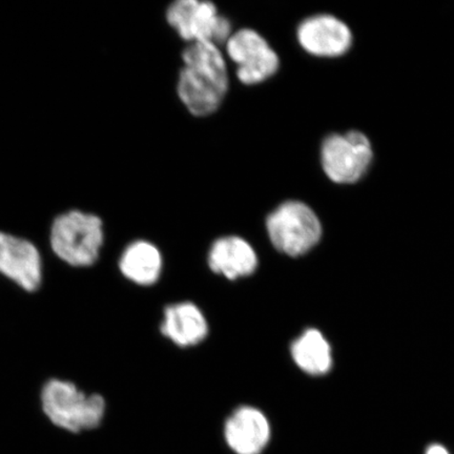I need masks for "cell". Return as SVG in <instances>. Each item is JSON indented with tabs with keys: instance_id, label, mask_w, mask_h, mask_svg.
Listing matches in <instances>:
<instances>
[{
	"instance_id": "6da1fadb",
	"label": "cell",
	"mask_w": 454,
	"mask_h": 454,
	"mask_svg": "<svg viewBox=\"0 0 454 454\" xmlns=\"http://www.w3.org/2000/svg\"><path fill=\"white\" fill-rule=\"evenodd\" d=\"M177 92L192 115L206 117L219 110L229 92L230 79L225 57L219 45L198 42L183 52Z\"/></svg>"
},
{
	"instance_id": "7a4b0ae2",
	"label": "cell",
	"mask_w": 454,
	"mask_h": 454,
	"mask_svg": "<svg viewBox=\"0 0 454 454\" xmlns=\"http://www.w3.org/2000/svg\"><path fill=\"white\" fill-rule=\"evenodd\" d=\"M43 410L57 427L73 434L99 427L106 413L100 395H87L75 384L50 380L42 393Z\"/></svg>"
},
{
	"instance_id": "3957f363",
	"label": "cell",
	"mask_w": 454,
	"mask_h": 454,
	"mask_svg": "<svg viewBox=\"0 0 454 454\" xmlns=\"http://www.w3.org/2000/svg\"><path fill=\"white\" fill-rule=\"evenodd\" d=\"M104 239V224L98 215L75 209L59 215L51 227L53 252L75 268L93 265L99 258Z\"/></svg>"
},
{
	"instance_id": "277c9868",
	"label": "cell",
	"mask_w": 454,
	"mask_h": 454,
	"mask_svg": "<svg viewBox=\"0 0 454 454\" xmlns=\"http://www.w3.org/2000/svg\"><path fill=\"white\" fill-rule=\"evenodd\" d=\"M266 229L278 251L291 257L309 252L322 236L320 219L308 204L297 200L283 202L272 211Z\"/></svg>"
},
{
	"instance_id": "5b68a950",
	"label": "cell",
	"mask_w": 454,
	"mask_h": 454,
	"mask_svg": "<svg viewBox=\"0 0 454 454\" xmlns=\"http://www.w3.org/2000/svg\"><path fill=\"white\" fill-rule=\"evenodd\" d=\"M372 149L364 134L349 132L327 136L321 146V164L334 184H351L359 181L371 167Z\"/></svg>"
},
{
	"instance_id": "8992f818",
	"label": "cell",
	"mask_w": 454,
	"mask_h": 454,
	"mask_svg": "<svg viewBox=\"0 0 454 454\" xmlns=\"http://www.w3.org/2000/svg\"><path fill=\"white\" fill-rule=\"evenodd\" d=\"M167 20L178 35L190 43L212 42L226 43L231 35V24L211 2L177 0L169 4Z\"/></svg>"
},
{
	"instance_id": "52a82bcc",
	"label": "cell",
	"mask_w": 454,
	"mask_h": 454,
	"mask_svg": "<svg viewBox=\"0 0 454 454\" xmlns=\"http://www.w3.org/2000/svg\"><path fill=\"white\" fill-rule=\"evenodd\" d=\"M226 53L246 85L262 83L279 70L280 59L266 39L253 28H240L226 42Z\"/></svg>"
},
{
	"instance_id": "ba28073f",
	"label": "cell",
	"mask_w": 454,
	"mask_h": 454,
	"mask_svg": "<svg viewBox=\"0 0 454 454\" xmlns=\"http://www.w3.org/2000/svg\"><path fill=\"white\" fill-rule=\"evenodd\" d=\"M297 39L305 52L323 59L342 56L353 44L348 26L328 14L305 19L297 28Z\"/></svg>"
},
{
	"instance_id": "9c48e42d",
	"label": "cell",
	"mask_w": 454,
	"mask_h": 454,
	"mask_svg": "<svg viewBox=\"0 0 454 454\" xmlns=\"http://www.w3.org/2000/svg\"><path fill=\"white\" fill-rule=\"evenodd\" d=\"M0 274L27 292L37 291L43 281L41 253L24 238L0 231Z\"/></svg>"
},
{
	"instance_id": "30bf717a",
	"label": "cell",
	"mask_w": 454,
	"mask_h": 454,
	"mask_svg": "<svg viewBox=\"0 0 454 454\" xmlns=\"http://www.w3.org/2000/svg\"><path fill=\"white\" fill-rule=\"evenodd\" d=\"M227 445L237 454H261L270 439V426L262 412L241 407L227 419L224 428Z\"/></svg>"
},
{
	"instance_id": "8fae6325",
	"label": "cell",
	"mask_w": 454,
	"mask_h": 454,
	"mask_svg": "<svg viewBox=\"0 0 454 454\" xmlns=\"http://www.w3.org/2000/svg\"><path fill=\"white\" fill-rule=\"evenodd\" d=\"M211 269L231 280L252 275L258 259L254 248L240 237L220 238L213 244L208 258Z\"/></svg>"
},
{
	"instance_id": "7c38bea8",
	"label": "cell",
	"mask_w": 454,
	"mask_h": 454,
	"mask_svg": "<svg viewBox=\"0 0 454 454\" xmlns=\"http://www.w3.org/2000/svg\"><path fill=\"white\" fill-rule=\"evenodd\" d=\"M161 331L174 343L185 348L200 343L207 337V323L196 305L175 304L164 311Z\"/></svg>"
},
{
	"instance_id": "4fadbf2b",
	"label": "cell",
	"mask_w": 454,
	"mask_h": 454,
	"mask_svg": "<svg viewBox=\"0 0 454 454\" xmlns=\"http://www.w3.org/2000/svg\"><path fill=\"white\" fill-rule=\"evenodd\" d=\"M119 268L129 280L139 286H152L160 276V252L150 242L136 241L123 252Z\"/></svg>"
},
{
	"instance_id": "5bb4252c",
	"label": "cell",
	"mask_w": 454,
	"mask_h": 454,
	"mask_svg": "<svg viewBox=\"0 0 454 454\" xmlns=\"http://www.w3.org/2000/svg\"><path fill=\"white\" fill-rule=\"evenodd\" d=\"M296 364L312 376H322L332 367L331 346L316 329H309L292 345Z\"/></svg>"
},
{
	"instance_id": "9a60e30c",
	"label": "cell",
	"mask_w": 454,
	"mask_h": 454,
	"mask_svg": "<svg viewBox=\"0 0 454 454\" xmlns=\"http://www.w3.org/2000/svg\"><path fill=\"white\" fill-rule=\"evenodd\" d=\"M427 454H448V452L444 447L434 445L429 448Z\"/></svg>"
}]
</instances>
